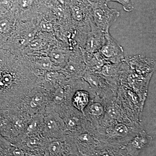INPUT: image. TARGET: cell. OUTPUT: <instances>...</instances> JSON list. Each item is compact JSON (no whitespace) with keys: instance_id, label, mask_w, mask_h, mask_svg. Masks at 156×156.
Returning <instances> with one entry per match:
<instances>
[{"instance_id":"8fae6325","label":"cell","mask_w":156,"mask_h":156,"mask_svg":"<svg viewBox=\"0 0 156 156\" xmlns=\"http://www.w3.org/2000/svg\"><path fill=\"white\" fill-rule=\"evenodd\" d=\"M105 42L99 53L108 63H119L125 59L124 50L109 33L105 34Z\"/></svg>"},{"instance_id":"603a6c76","label":"cell","mask_w":156,"mask_h":156,"mask_svg":"<svg viewBox=\"0 0 156 156\" xmlns=\"http://www.w3.org/2000/svg\"><path fill=\"white\" fill-rule=\"evenodd\" d=\"M39 65L42 69L44 70L51 71L61 70L60 68L57 67L54 64L50 58L47 57H43L39 61Z\"/></svg>"},{"instance_id":"5bb4252c","label":"cell","mask_w":156,"mask_h":156,"mask_svg":"<svg viewBox=\"0 0 156 156\" xmlns=\"http://www.w3.org/2000/svg\"><path fill=\"white\" fill-rule=\"evenodd\" d=\"M105 101L97 95H92L89 104L84 111L83 115L95 129L100 125L104 115Z\"/></svg>"},{"instance_id":"4fadbf2b","label":"cell","mask_w":156,"mask_h":156,"mask_svg":"<svg viewBox=\"0 0 156 156\" xmlns=\"http://www.w3.org/2000/svg\"><path fill=\"white\" fill-rule=\"evenodd\" d=\"M70 9L71 17L79 27L90 26L92 16L89 0H75L70 5Z\"/></svg>"},{"instance_id":"30bf717a","label":"cell","mask_w":156,"mask_h":156,"mask_svg":"<svg viewBox=\"0 0 156 156\" xmlns=\"http://www.w3.org/2000/svg\"><path fill=\"white\" fill-rule=\"evenodd\" d=\"M70 134L72 136L80 156L90 155L102 143L95 134V128Z\"/></svg>"},{"instance_id":"484cf974","label":"cell","mask_w":156,"mask_h":156,"mask_svg":"<svg viewBox=\"0 0 156 156\" xmlns=\"http://www.w3.org/2000/svg\"><path fill=\"white\" fill-rule=\"evenodd\" d=\"M41 29L44 31L51 32L53 30V25L51 23L46 20H43L40 23Z\"/></svg>"},{"instance_id":"4316f807","label":"cell","mask_w":156,"mask_h":156,"mask_svg":"<svg viewBox=\"0 0 156 156\" xmlns=\"http://www.w3.org/2000/svg\"><path fill=\"white\" fill-rule=\"evenodd\" d=\"M29 47L34 50H39L42 47V43L39 39L33 40L30 42Z\"/></svg>"},{"instance_id":"e0dca14e","label":"cell","mask_w":156,"mask_h":156,"mask_svg":"<svg viewBox=\"0 0 156 156\" xmlns=\"http://www.w3.org/2000/svg\"><path fill=\"white\" fill-rule=\"evenodd\" d=\"M122 64V62L119 63H105L98 72L117 91L120 86Z\"/></svg>"},{"instance_id":"2e32d148","label":"cell","mask_w":156,"mask_h":156,"mask_svg":"<svg viewBox=\"0 0 156 156\" xmlns=\"http://www.w3.org/2000/svg\"><path fill=\"white\" fill-rule=\"evenodd\" d=\"M90 30L87 35L84 49L87 53H95L100 51L105 42V34L93 22H90Z\"/></svg>"},{"instance_id":"ac0fdd59","label":"cell","mask_w":156,"mask_h":156,"mask_svg":"<svg viewBox=\"0 0 156 156\" xmlns=\"http://www.w3.org/2000/svg\"><path fill=\"white\" fill-rule=\"evenodd\" d=\"M92 95L90 93L89 87L87 89H78L72 97L71 104L83 114L84 110L89 104Z\"/></svg>"},{"instance_id":"44dd1931","label":"cell","mask_w":156,"mask_h":156,"mask_svg":"<svg viewBox=\"0 0 156 156\" xmlns=\"http://www.w3.org/2000/svg\"><path fill=\"white\" fill-rule=\"evenodd\" d=\"M125 151L117 147L101 143V145L88 156H127Z\"/></svg>"},{"instance_id":"5b68a950","label":"cell","mask_w":156,"mask_h":156,"mask_svg":"<svg viewBox=\"0 0 156 156\" xmlns=\"http://www.w3.org/2000/svg\"><path fill=\"white\" fill-rule=\"evenodd\" d=\"M50 102L49 92L35 87L23 98L18 108L32 116L37 113H44Z\"/></svg>"},{"instance_id":"d4e9b609","label":"cell","mask_w":156,"mask_h":156,"mask_svg":"<svg viewBox=\"0 0 156 156\" xmlns=\"http://www.w3.org/2000/svg\"><path fill=\"white\" fill-rule=\"evenodd\" d=\"M11 27V23L8 19L4 18L0 20V33L7 34Z\"/></svg>"},{"instance_id":"52a82bcc","label":"cell","mask_w":156,"mask_h":156,"mask_svg":"<svg viewBox=\"0 0 156 156\" xmlns=\"http://www.w3.org/2000/svg\"><path fill=\"white\" fill-rule=\"evenodd\" d=\"M82 79L89 85L92 95H97L104 100L116 97L117 91L99 73L86 70Z\"/></svg>"},{"instance_id":"6da1fadb","label":"cell","mask_w":156,"mask_h":156,"mask_svg":"<svg viewBox=\"0 0 156 156\" xmlns=\"http://www.w3.org/2000/svg\"><path fill=\"white\" fill-rule=\"evenodd\" d=\"M10 55L0 50V112L17 108L37 86L33 73Z\"/></svg>"},{"instance_id":"ba28073f","label":"cell","mask_w":156,"mask_h":156,"mask_svg":"<svg viewBox=\"0 0 156 156\" xmlns=\"http://www.w3.org/2000/svg\"><path fill=\"white\" fill-rule=\"evenodd\" d=\"M80 156L71 135L66 134L59 139H48L44 156Z\"/></svg>"},{"instance_id":"7402d4cb","label":"cell","mask_w":156,"mask_h":156,"mask_svg":"<svg viewBox=\"0 0 156 156\" xmlns=\"http://www.w3.org/2000/svg\"><path fill=\"white\" fill-rule=\"evenodd\" d=\"M50 59L53 64L62 69L67 63L68 54L63 50H54L50 53Z\"/></svg>"},{"instance_id":"cb8c5ba5","label":"cell","mask_w":156,"mask_h":156,"mask_svg":"<svg viewBox=\"0 0 156 156\" xmlns=\"http://www.w3.org/2000/svg\"><path fill=\"white\" fill-rule=\"evenodd\" d=\"M105 2H113L119 3L123 6V9L127 12H131L134 10V0H101Z\"/></svg>"},{"instance_id":"7a4b0ae2","label":"cell","mask_w":156,"mask_h":156,"mask_svg":"<svg viewBox=\"0 0 156 156\" xmlns=\"http://www.w3.org/2000/svg\"><path fill=\"white\" fill-rule=\"evenodd\" d=\"M141 129V124L133 122H118L100 125L95 131L101 142L122 149Z\"/></svg>"},{"instance_id":"f1b7e54d","label":"cell","mask_w":156,"mask_h":156,"mask_svg":"<svg viewBox=\"0 0 156 156\" xmlns=\"http://www.w3.org/2000/svg\"><path fill=\"white\" fill-rule=\"evenodd\" d=\"M91 2H97V1H101V0H89Z\"/></svg>"},{"instance_id":"277c9868","label":"cell","mask_w":156,"mask_h":156,"mask_svg":"<svg viewBox=\"0 0 156 156\" xmlns=\"http://www.w3.org/2000/svg\"><path fill=\"white\" fill-rule=\"evenodd\" d=\"M90 1L92 7L93 22L103 32H109L111 26L120 16V13L116 9H110L107 3L102 1Z\"/></svg>"},{"instance_id":"ffe728a7","label":"cell","mask_w":156,"mask_h":156,"mask_svg":"<svg viewBox=\"0 0 156 156\" xmlns=\"http://www.w3.org/2000/svg\"><path fill=\"white\" fill-rule=\"evenodd\" d=\"M44 124V114H36L31 117L23 133L27 135L42 134Z\"/></svg>"},{"instance_id":"9a60e30c","label":"cell","mask_w":156,"mask_h":156,"mask_svg":"<svg viewBox=\"0 0 156 156\" xmlns=\"http://www.w3.org/2000/svg\"><path fill=\"white\" fill-rule=\"evenodd\" d=\"M152 140V136L149 135L145 130L141 129L122 148V150L128 156H138L150 145Z\"/></svg>"},{"instance_id":"9c48e42d","label":"cell","mask_w":156,"mask_h":156,"mask_svg":"<svg viewBox=\"0 0 156 156\" xmlns=\"http://www.w3.org/2000/svg\"><path fill=\"white\" fill-rule=\"evenodd\" d=\"M66 134L63 120L49 105L44 113V124L42 134L48 139H59Z\"/></svg>"},{"instance_id":"d6986e66","label":"cell","mask_w":156,"mask_h":156,"mask_svg":"<svg viewBox=\"0 0 156 156\" xmlns=\"http://www.w3.org/2000/svg\"><path fill=\"white\" fill-rule=\"evenodd\" d=\"M83 53L86 64V70L99 72L104 65L108 63L99 52L89 53H87L83 49Z\"/></svg>"},{"instance_id":"8992f818","label":"cell","mask_w":156,"mask_h":156,"mask_svg":"<svg viewBox=\"0 0 156 156\" xmlns=\"http://www.w3.org/2000/svg\"><path fill=\"white\" fill-rule=\"evenodd\" d=\"M12 144L34 156H44L48 138L41 134H27L22 133L9 139Z\"/></svg>"},{"instance_id":"7c38bea8","label":"cell","mask_w":156,"mask_h":156,"mask_svg":"<svg viewBox=\"0 0 156 156\" xmlns=\"http://www.w3.org/2000/svg\"><path fill=\"white\" fill-rule=\"evenodd\" d=\"M83 48H79L71 56L61 71L70 79H82L86 70V64L83 56Z\"/></svg>"},{"instance_id":"3957f363","label":"cell","mask_w":156,"mask_h":156,"mask_svg":"<svg viewBox=\"0 0 156 156\" xmlns=\"http://www.w3.org/2000/svg\"><path fill=\"white\" fill-rule=\"evenodd\" d=\"M55 111L63 119L66 134L80 133L93 128L84 115L71 105L58 108Z\"/></svg>"},{"instance_id":"83f0119b","label":"cell","mask_w":156,"mask_h":156,"mask_svg":"<svg viewBox=\"0 0 156 156\" xmlns=\"http://www.w3.org/2000/svg\"><path fill=\"white\" fill-rule=\"evenodd\" d=\"M34 0H20V4L23 9L29 8L32 5Z\"/></svg>"}]
</instances>
